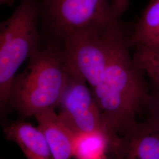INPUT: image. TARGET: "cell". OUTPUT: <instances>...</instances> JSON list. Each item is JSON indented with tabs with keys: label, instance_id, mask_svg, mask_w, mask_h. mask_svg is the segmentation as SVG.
<instances>
[{
	"label": "cell",
	"instance_id": "1",
	"mask_svg": "<svg viewBox=\"0 0 159 159\" xmlns=\"http://www.w3.org/2000/svg\"><path fill=\"white\" fill-rule=\"evenodd\" d=\"M106 33L107 66L102 81L91 90L112 146L138 124V116L146 111L150 85L130 54L129 32L120 19L111 23Z\"/></svg>",
	"mask_w": 159,
	"mask_h": 159
},
{
	"label": "cell",
	"instance_id": "2",
	"mask_svg": "<svg viewBox=\"0 0 159 159\" xmlns=\"http://www.w3.org/2000/svg\"><path fill=\"white\" fill-rule=\"evenodd\" d=\"M70 73L60 46L48 42L29 59L27 67L12 81L8 104L25 117L59 106Z\"/></svg>",
	"mask_w": 159,
	"mask_h": 159
},
{
	"label": "cell",
	"instance_id": "3",
	"mask_svg": "<svg viewBox=\"0 0 159 159\" xmlns=\"http://www.w3.org/2000/svg\"><path fill=\"white\" fill-rule=\"evenodd\" d=\"M40 2L22 0L11 16L0 25V102L8 103L17 71L41 47Z\"/></svg>",
	"mask_w": 159,
	"mask_h": 159
},
{
	"label": "cell",
	"instance_id": "4",
	"mask_svg": "<svg viewBox=\"0 0 159 159\" xmlns=\"http://www.w3.org/2000/svg\"><path fill=\"white\" fill-rule=\"evenodd\" d=\"M40 18L51 39L60 44L80 32L105 31L117 19L108 0H41Z\"/></svg>",
	"mask_w": 159,
	"mask_h": 159
},
{
	"label": "cell",
	"instance_id": "5",
	"mask_svg": "<svg viewBox=\"0 0 159 159\" xmlns=\"http://www.w3.org/2000/svg\"><path fill=\"white\" fill-rule=\"evenodd\" d=\"M106 30L81 31L59 44L63 61L69 72L84 80L91 89L102 81L107 66Z\"/></svg>",
	"mask_w": 159,
	"mask_h": 159
},
{
	"label": "cell",
	"instance_id": "6",
	"mask_svg": "<svg viewBox=\"0 0 159 159\" xmlns=\"http://www.w3.org/2000/svg\"><path fill=\"white\" fill-rule=\"evenodd\" d=\"M59 106L58 114L74 133L91 131L106 133L102 112L91 89L79 76L70 73Z\"/></svg>",
	"mask_w": 159,
	"mask_h": 159
},
{
	"label": "cell",
	"instance_id": "7",
	"mask_svg": "<svg viewBox=\"0 0 159 159\" xmlns=\"http://www.w3.org/2000/svg\"><path fill=\"white\" fill-rule=\"evenodd\" d=\"M112 148L120 159H159V125L147 117Z\"/></svg>",
	"mask_w": 159,
	"mask_h": 159
},
{
	"label": "cell",
	"instance_id": "8",
	"mask_svg": "<svg viewBox=\"0 0 159 159\" xmlns=\"http://www.w3.org/2000/svg\"><path fill=\"white\" fill-rule=\"evenodd\" d=\"M51 150L54 159H71L74 133L55 109L44 110L34 116Z\"/></svg>",
	"mask_w": 159,
	"mask_h": 159
},
{
	"label": "cell",
	"instance_id": "9",
	"mask_svg": "<svg viewBox=\"0 0 159 159\" xmlns=\"http://www.w3.org/2000/svg\"><path fill=\"white\" fill-rule=\"evenodd\" d=\"M7 139L17 143L27 159H54L46 137L39 127L18 122L4 129Z\"/></svg>",
	"mask_w": 159,
	"mask_h": 159
},
{
	"label": "cell",
	"instance_id": "10",
	"mask_svg": "<svg viewBox=\"0 0 159 159\" xmlns=\"http://www.w3.org/2000/svg\"><path fill=\"white\" fill-rule=\"evenodd\" d=\"M128 39L131 47L159 50V0H150Z\"/></svg>",
	"mask_w": 159,
	"mask_h": 159
},
{
	"label": "cell",
	"instance_id": "11",
	"mask_svg": "<svg viewBox=\"0 0 159 159\" xmlns=\"http://www.w3.org/2000/svg\"><path fill=\"white\" fill-rule=\"evenodd\" d=\"M109 145L108 136L102 131L75 133L73 139V156L77 159L104 157Z\"/></svg>",
	"mask_w": 159,
	"mask_h": 159
},
{
	"label": "cell",
	"instance_id": "12",
	"mask_svg": "<svg viewBox=\"0 0 159 159\" xmlns=\"http://www.w3.org/2000/svg\"><path fill=\"white\" fill-rule=\"evenodd\" d=\"M133 58L136 65L148 75L150 82L159 84V50L137 47Z\"/></svg>",
	"mask_w": 159,
	"mask_h": 159
},
{
	"label": "cell",
	"instance_id": "13",
	"mask_svg": "<svg viewBox=\"0 0 159 159\" xmlns=\"http://www.w3.org/2000/svg\"><path fill=\"white\" fill-rule=\"evenodd\" d=\"M150 92L146 111L148 117L159 125V84L150 82Z\"/></svg>",
	"mask_w": 159,
	"mask_h": 159
},
{
	"label": "cell",
	"instance_id": "14",
	"mask_svg": "<svg viewBox=\"0 0 159 159\" xmlns=\"http://www.w3.org/2000/svg\"><path fill=\"white\" fill-rule=\"evenodd\" d=\"M111 7L114 16L119 18L129 8L130 0H112Z\"/></svg>",
	"mask_w": 159,
	"mask_h": 159
},
{
	"label": "cell",
	"instance_id": "15",
	"mask_svg": "<svg viewBox=\"0 0 159 159\" xmlns=\"http://www.w3.org/2000/svg\"><path fill=\"white\" fill-rule=\"evenodd\" d=\"M14 0H0L1 4H7L9 6H11L13 4Z\"/></svg>",
	"mask_w": 159,
	"mask_h": 159
},
{
	"label": "cell",
	"instance_id": "16",
	"mask_svg": "<svg viewBox=\"0 0 159 159\" xmlns=\"http://www.w3.org/2000/svg\"><path fill=\"white\" fill-rule=\"evenodd\" d=\"M104 159V157H100V158H97V159Z\"/></svg>",
	"mask_w": 159,
	"mask_h": 159
}]
</instances>
